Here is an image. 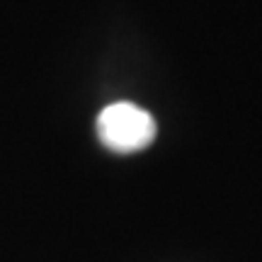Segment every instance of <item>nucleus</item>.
Here are the masks:
<instances>
[{
    "mask_svg": "<svg viewBox=\"0 0 262 262\" xmlns=\"http://www.w3.org/2000/svg\"><path fill=\"white\" fill-rule=\"evenodd\" d=\"M156 134V119L139 104H107L97 117V136L114 153H139L153 143Z\"/></svg>",
    "mask_w": 262,
    "mask_h": 262,
    "instance_id": "f257e3e1",
    "label": "nucleus"
}]
</instances>
